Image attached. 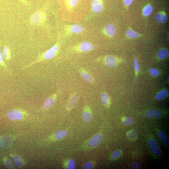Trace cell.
Returning a JSON list of instances; mask_svg holds the SVG:
<instances>
[{"label": "cell", "instance_id": "1", "mask_svg": "<svg viewBox=\"0 0 169 169\" xmlns=\"http://www.w3.org/2000/svg\"><path fill=\"white\" fill-rule=\"evenodd\" d=\"M60 44L59 41H58L56 44L53 46L50 49L40 55L35 61L30 64L24 66L22 70H24L31 67L35 64L44 61L46 60L51 59L55 56L58 53Z\"/></svg>", "mask_w": 169, "mask_h": 169}, {"label": "cell", "instance_id": "2", "mask_svg": "<svg viewBox=\"0 0 169 169\" xmlns=\"http://www.w3.org/2000/svg\"><path fill=\"white\" fill-rule=\"evenodd\" d=\"M46 15L44 12L39 10L36 12L30 18V22L32 25L39 26L46 20Z\"/></svg>", "mask_w": 169, "mask_h": 169}, {"label": "cell", "instance_id": "3", "mask_svg": "<svg viewBox=\"0 0 169 169\" xmlns=\"http://www.w3.org/2000/svg\"><path fill=\"white\" fill-rule=\"evenodd\" d=\"M94 46L90 42L84 41L74 48V49L77 52H86L92 51Z\"/></svg>", "mask_w": 169, "mask_h": 169}, {"label": "cell", "instance_id": "4", "mask_svg": "<svg viewBox=\"0 0 169 169\" xmlns=\"http://www.w3.org/2000/svg\"><path fill=\"white\" fill-rule=\"evenodd\" d=\"M57 95L54 93L48 98L45 101L42 107L43 110H46L51 108L55 104Z\"/></svg>", "mask_w": 169, "mask_h": 169}, {"label": "cell", "instance_id": "5", "mask_svg": "<svg viewBox=\"0 0 169 169\" xmlns=\"http://www.w3.org/2000/svg\"><path fill=\"white\" fill-rule=\"evenodd\" d=\"M149 147L151 151L156 156H159L161 154V150L159 145L154 139H151L149 143Z\"/></svg>", "mask_w": 169, "mask_h": 169}, {"label": "cell", "instance_id": "6", "mask_svg": "<svg viewBox=\"0 0 169 169\" xmlns=\"http://www.w3.org/2000/svg\"><path fill=\"white\" fill-rule=\"evenodd\" d=\"M7 116L10 120L14 121H17L22 118L23 113L20 111L13 110L8 112Z\"/></svg>", "mask_w": 169, "mask_h": 169}, {"label": "cell", "instance_id": "7", "mask_svg": "<svg viewBox=\"0 0 169 169\" xmlns=\"http://www.w3.org/2000/svg\"><path fill=\"white\" fill-rule=\"evenodd\" d=\"M66 29L69 33L75 34L81 33L84 30L83 27L78 24L67 26Z\"/></svg>", "mask_w": 169, "mask_h": 169}, {"label": "cell", "instance_id": "8", "mask_svg": "<svg viewBox=\"0 0 169 169\" xmlns=\"http://www.w3.org/2000/svg\"><path fill=\"white\" fill-rule=\"evenodd\" d=\"M104 62L109 67L111 68H115L118 63L117 58L115 57L112 55L106 56L104 59Z\"/></svg>", "mask_w": 169, "mask_h": 169}, {"label": "cell", "instance_id": "9", "mask_svg": "<svg viewBox=\"0 0 169 169\" xmlns=\"http://www.w3.org/2000/svg\"><path fill=\"white\" fill-rule=\"evenodd\" d=\"M82 117L84 121L87 123L90 122L92 119L91 110L87 105L84 108Z\"/></svg>", "mask_w": 169, "mask_h": 169}, {"label": "cell", "instance_id": "10", "mask_svg": "<svg viewBox=\"0 0 169 169\" xmlns=\"http://www.w3.org/2000/svg\"><path fill=\"white\" fill-rule=\"evenodd\" d=\"M92 8L95 12H101L103 9L102 0H92Z\"/></svg>", "mask_w": 169, "mask_h": 169}, {"label": "cell", "instance_id": "11", "mask_svg": "<svg viewBox=\"0 0 169 169\" xmlns=\"http://www.w3.org/2000/svg\"><path fill=\"white\" fill-rule=\"evenodd\" d=\"M78 100V96L75 94L71 95L69 98L67 105V109L70 111L73 109L76 105Z\"/></svg>", "mask_w": 169, "mask_h": 169}, {"label": "cell", "instance_id": "12", "mask_svg": "<svg viewBox=\"0 0 169 169\" xmlns=\"http://www.w3.org/2000/svg\"><path fill=\"white\" fill-rule=\"evenodd\" d=\"M102 137L100 134H96L93 137L89 142V145L90 147H95L97 146L101 142Z\"/></svg>", "mask_w": 169, "mask_h": 169}, {"label": "cell", "instance_id": "13", "mask_svg": "<svg viewBox=\"0 0 169 169\" xmlns=\"http://www.w3.org/2000/svg\"><path fill=\"white\" fill-rule=\"evenodd\" d=\"M79 71L82 77L84 80L91 84L93 83L94 79L93 77L85 70L81 68L79 69Z\"/></svg>", "mask_w": 169, "mask_h": 169}, {"label": "cell", "instance_id": "14", "mask_svg": "<svg viewBox=\"0 0 169 169\" xmlns=\"http://www.w3.org/2000/svg\"><path fill=\"white\" fill-rule=\"evenodd\" d=\"M105 32L109 36L112 37L114 36L116 32V29L115 26L111 23L108 24L105 27Z\"/></svg>", "mask_w": 169, "mask_h": 169}, {"label": "cell", "instance_id": "15", "mask_svg": "<svg viewBox=\"0 0 169 169\" xmlns=\"http://www.w3.org/2000/svg\"><path fill=\"white\" fill-rule=\"evenodd\" d=\"M162 112L158 110H150L148 111L146 113V116L150 118H156L160 117L162 115Z\"/></svg>", "mask_w": 169, "mask_h": 169}, {"label": "cell", "instance_id": "16", "mask_svg": "<svg viewBox=\"0 0 169 169\" xmlns=\"http://www.w3.org/2000/svg\"><path fill=\"white\" fill-rule=\"evenodd\" d=\"M156 19L159 23H164L166 22L168 18L166 14L164 12H161L156 15Z\"/></svg>", "mask_w": 169, "mask_h": 169}, {"label": "cell", "instance_id": "17", "mask_svg": "<svg viewBox=\"0 0 169 169\" xmlns=\"http://www.w3.org/2000/svg\"><path fill=\"white\" fill-rule=\"evenodd\" d=\"M2 54L3 57L7 61H9L11 58V54L9 47L6 46L3 48Z\"/></svg>", "mask_w": 169, "mask_h": 169}, {"label": "cell", "instance_id": "18", "mask_svg": "<svg viewBox=\"0 0 169 169\" xmlns=\"http://www.w3.org/2000/svg\"><path fill=\"white\" fill-rule=\"evenodd\" d=\"M101 99L102 104L105 106H107L110 104L109 96L107 93H104L101 95Z\"/></svg>", "mask_w": 169, "mask_h": 169}, {"label": "cell", "instance_id": "19", "mask_svg": "<svg viewBox=\"0 0 169 169\" xmlns=\"http://www.w3.org/2000/svg\"><path fill=\"white\" fill-rule=\"evenodd\" d=\"M168 92L166 89L162 90V91L157 94L155 99L157 100H161L164 99L168 96Z\"/></svg>", "mask_w": 169, "mask_h": 169}, {"label": "cell", "instance_id": "20", "mask_svg": "<svg viewBox=\"0 0 169 169\" xmlns=\"http://www.w3.org/2000/svg\"><path fill=\"white\" fill-rule=\"evenodd\" d=\"M64 165L65 168L69 169H74L76 167L75 162L73 159L66 161L64 163Z\"/></svg>", "mask_w": 169, "mask_h": 169}, {"label": "cell", "instance_id": "21", "mask_svg": "<svg viewBox=\"0 0 169 169\" xmlns=\"http://www.w3.org/2000/svg\"><path fill=\"white\" fill-rule=\"evenodd\" d=\"M169 55L168 51L166 49H162L158 52V56L161 60H164L167 58Z\"/></svg>", "mask_w": 169, "mask_h": 169}, {"label": "cell", "instance_id": "22", "mask_svg": "<svg viewBox=\"0 0 169 169\" xmlns=\"http://www.w3.org/2000/svg\"><path fill=\"white\" fill-rule=\"evenodd\" d=\"M67 134V132L65 130L57 132L55 133V136L57 140H62L65 138Z\"/></svg>", "mask_w": 169, "mask_h": 169}, {"label": "cell", "instance_id": "23", "mask_svg": "<svg viewBox=\"0 0 169 169\" xmlns=\"http://www.w3.org/2000/svg\"><path fill=\"white\" fill-rule=\"evenodd\" d=\"M159 136L162 142L166 146H168L169 142L168 139L166 137L165 133L162 131L159 132Z\"/></svg>", "mask_w": 169, "mask_h": 169}, {"label": "cell", "instance_id": "24", "mask_svg": "<svg viewBox=\"0 0 169 169\" xmlns=\"http://www.w3.org/2000/svg\"><path fill=\"white\" fill-rule=\"evenodd\" d=\"M137 132L135 129H133L130 131L128 134L129 139L131 141L135 140L137 137Z\"/></svg>", "mask_w": 169, "mask_h": 169}, {"label": "cell", "instance_id": "25", "mask_svg": "<svg viewBox=\"0 0 169 169\" xmlns=\"http://www.w3.org/2000/svg\"><path fill=\"white\" fill-rule=\"evenodd\" d=\"M153 7L150 5H147L143 10V13L144 15L146 16H149L153 11Z\"/></svg>", "mask_w": 169, "mask_h": 169}, {"label": "cell", "instance_id": "26", "mask_svg": "<svg viewBox=\"0 0 169 169\" xmlns=\"http://www.w3.org/2000/svg\"><path fill=\"white\" fill-rule=\"evenodd\" d=\"M126 34L128 37L132 38H137L140 36V35L138 33L132 29L128 30Z\"/></svg>", "mask_w": 169, "mask_h": 169}, {"label": "cell", "instance_id": "27", "mask_svg": "<svg viewBox=\"0 0 169 169\" xmlns=\"http://www.w3.org/2000/svg\"><path fill=\"white\" fill-rule=\"evenodd\" d=\"M13 159L15 164L18 168L21 167L23 165V162L21 159L18 156H14Z\"/></svg>", "mask_w": 169, "mask_h": 169}, {"label": "cell", "instance_id": "28", "mask_svg": "<svg viewBox=\"0 0 169 169\" xmlns=\"http://www.w3.org/2000/svg\"><path fill=\"white\" fill-rule=\"evenodd\" d=\"M79 0H67V3L70 8H73L77 5Z\"/></svg>", "mask_w": 169, "mask_h": 169}, {"label": "cell", "instance_id": "29", "mask_svg": "<svg viewBox=\"0 0 169 169\" xmlns=\"http://www.w3.org/2000/svg\"><path fill=\"white\" fill-rule=\"evenodd\" d=\"M122 154V152L121 150H118L115 151L112 155V158L113 159H116L121 156Z\"/></svg>", "mask_w": 169, "mask_h": 169}, {"label": "cell", "instance_id": "30", "mask_svg": "<svg viewBox=\"0 0 169 169\" xmlns=\"http://www.w3.org/2000/svg\"><path fill=\"white\" fill-rule=\"evenodd\" d=\"M131 166L133 169H140L141 168L142 164L140 162H134L132 163Z\"/></svg>", "mask_w": 169, "mask_h": 169}, {"label": "cell", "instance_id": "31", "mask_svg": "<svg viewBox=\"0 0 169 169\" xmlns=\"http://www.w3.org/2000/svg\"><path fill=\"white\" fill-rule=\"evenodd\" d=\"M134 122L133 119L131 118H125L123 121V124L126 126L132 124Z\"/></svg>", "mask_w": 169, "mask_h": 169}, {"label": "cell", "instance_id": "32", "mask_svg": "<svg viewBox=\"0 0 169 169\" xmlns=\"http://www.w3.org/2000/svg\"><path fill=\"white\" fill-rule=\"evenodd\" d=\"M134 65L136 71V75L137 76L140 71V68L137 60L135 58L134 59Z\"/></svg>", "mask_w": 169, "mask_h": 169}, {"label": "cell", "instance_id": "33", "mask_svg": "<svg viewBox=\"0 0 169 169\" xmlns=\"http://www.w3.org/2000/svg\"><path fill=\"white\" fill-rule=\"evenodd\" d=\"M150 72L152 76L155 77L158 76L160 73V72L158 70L154 68H151L150 70Z\"/></svg>", "mask_w": 169, "mask_h": 169}, {"label": "cell", "instance_id": "34", "mask_svg": "<svg viewBox=\"0 0 169 169\" xmlns=\"http://www.w3.org/2000/svg\"><path fill=\"white\" fill-rule=\"evenodd\" d=\"M94 164L92 162H89L84 164L82 169H91L93 168Z\"/></svg>", "mask_w": 169, "mask_h": 169}, {"label": "cell", "instance_id": "35", "mask_svg": "<svg viewBox=\"0 0 169 169\" xmlns=\"http://www.w3.org/2000/svg\"><path fill=\"white\" fill-rule=\"evenodd\" d=\"M3 56L2 52L1 50V48H0V65L2 66L5 69L7 68V66L6 65L3 61Z\"/></svg>", "mask_w": 169, "mask_h": 169}, {"label": "cell", "instance_id": "36", "mask_svg": "<svg viewBox=\"0 0 169 169\" xmlns=\"http://www.w3.org/2000/svg\"><path fill=\"white\" fill-rule=\"evenodd\" d=\"M5 164L7 167L10 168H13L14 166L12 162V161L9 159H8L6 160L5 162Z\"/></svg>", "mask_w": 169, "mask_h": 169}, {"label": "cell", "instance_id": "37", "mask_svg": "<svg viewBox=\"0 0 169 169\" xmlns=\"http://www.w3.org/2000/svg\"><path fill=\"white\" fill-rule=\"evenodd\" d=\"M134 0H125V3L126 6H129L133 2Z\"/></svg>", "mask_w": 169, "mask_h": 169}, {"label": "cell", "instance_id": "38", "mask_svg": "<svg viewBox=\"0 0 169 169\" xmlns=\"http://www.w3.org/2000/svg\"><path fill=\"white\" fill-rule=\"evenodd\" d=\"M18 1H20L23 3L25 4H27V2L26 0H18Z\"/></svg>", "mask_w": 169, "mask_h": 169}]
</instances>
